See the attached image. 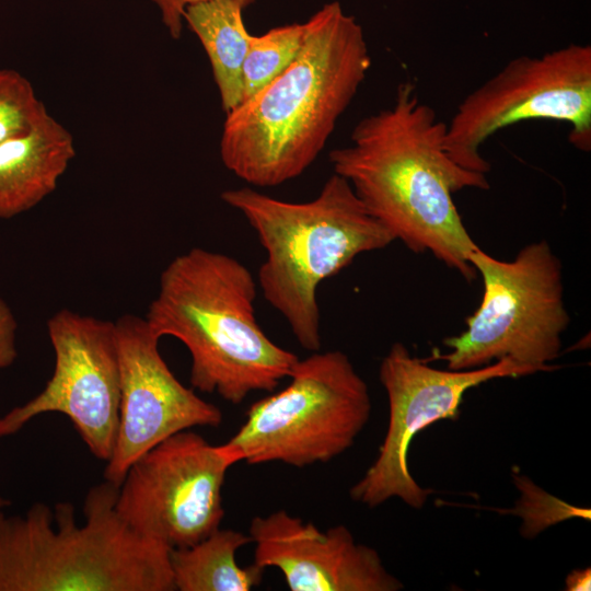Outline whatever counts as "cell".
I'll return each instance as SVG.
<instances>
[{"instance_id": "1", "label": "cell", "mask_w": 591, "mask_h": 591, "mask_svg": "<svg viewBox=\"0 0 591 591\" xmlns=\"http://www.w3.org/2000/svg\"><path fill=\"white\" fill-rule=\"evenodd\" d=\"M447 125L421 102L413 82L398 84L391 106L362 118L350 143L333 150L334 173L352 187L367 210L414 253H431L471 281L477 247L453 193L486 190V175L454 164L444 150Z\"/></svg>"}, {"instance_id": "2", "label": "cell", "mask_w": 591, "mask_h": 591, "mask_svg": "<svg viewBox=\"0 0 591 591\" xmlns=\"http://www.w3.org/2000/svg\"><path fill=\"white\" fill-rule=\"evenodd\" d=\"M296 59L227 113L220 139L223 165L247 184L280 185L317 158L371 67L361 25L339 2L304 22Z\"/></svg>"}, {"instance_id": "3", "label": "cell", "mask_w": 591, "mask_h": 591, "mask_svg": "<svg viewBox=\"0 0 591 591\" xmlns=\"http://www.w3.org/2000/svg\"><path fill=\"white\" fill-rule=\"evenodd\" d=\"M257 282L237 259L193 247L162 270L146 321L187 348L193 389L231 404L273 392L299 357L275 344L255 316Z\"/></svg>"}, {"instance_id": "4", "label": "cell", "mask_w": 591, "mask_h": 591, "mask_svg": "<svg viewBox=\"0 0 591 591\" xmlns=\"http://www.w3.org/2000/svg\"><path fill=\"white\" fill-rule=\"evenodd\" d=\"M118 486L105 480L74 507L34 503L23 515L0 510V591H173L170 548L117 512Z\"/></svg>"}, {"instance_id": "5", "label": "cell", "mask_w": 591, "mask_h": 591, "mask_svg": "<svg viewBox=\"0 0 591 591\" xmlns=\"http://www.w3.org/2000/svg\"><path fill=\"white\" fill-rule=\"evenodd\" d=\"M221 199L245 217L266 252L257 273L265 300L304 349L320 350V283L358 255L386 247L393 235L335 173L310 201H285L252 187L223 190Z\"/></svg>"}, {"instance_id": "6", "label": "cell", "mask_w": 591, "mask_h": 591, "mask_svg": "<svg viewBox=\"0 0 591 591\" xmlns=\"http://www.w3.org/2000/svg\"><path fill=\"white\" fill-rule=\"evenodd\" d=\"M470 263L483 280L478 308L466 318V329L444 338L442 360L450 370H470L511 359L541 371H552L561 350L570 316L564 300L560 259L541 240L525 245L512 260H501L478 246Z\"/></svg>"}, {"instance_id": "7", "label": "cell", "mask_w": 591, "mask_h": 591, "mask_svg": "<svg viewBox=\"0 0 591 591\" xmlns=\"http://www.w3.org/2000/svg\"><path fill=\"white\" fill-rule=\"evenodd\" d=\"M281 391L252 404L224 444L236 464L326 463L349 449L371 414L369 387L340 350L298 359Z\"/></svg>"}, {"instance_id": "8", "label": "cell", "mask_w": 591, "mask_h": 591, "mask_svg": "<svg viewBox=\"0 0 591 591\" xmlns=\"http://www.w3.org/2000/svg\"><path fill=\"white\" fill-rule=\"evenodd\" d=\"M569 125L568 139L591 150V46L569 44L540 56H519L467 94L447 125L444 150L457 166L486 175L482 146L526 120Z\"/></svg>"}, {"instance_id": "9", "label": "cell", "mask_w": 591, "mask_h": 591, "mask_svg": "<svg viewBox=\"0 0 591 591\" xmlns=\"http://www.w3.org/2000/svg\"><path fill=\"white\" fill-rule=\"evenodd\" d=\"M236 464L227 445L179 431L137 461L118 485L116 509L138 533L170 549L192 546L219 529L222 487Z\"/></svg>"}, {"instance_id": "10", "label": "cell", "mask_w": 591, "mask_h": 591, "mask_svg": "<svg viewBox=\"0 0 591 591\" xmlns=\"http://www.w3.org/2000/svg\"><path fill=\"white\" fill-rule=\"evenodd\" d=\"M536 372L540 370L508 358L470 370L436 369L426 359L412 356L402 343H394L379 370L389 399L387 431L378 457L350 488L351 499L374 508L395 497L421 509L430 491L415 480L408 468L414 437L441 419L455 420L470 389L494 379Z\"/></svg>"}, {"instance_id": "11", "label": "cell", "mask_w": 591, "mask_h": 591, "mask_svg": "<svg viewBox=\"0 0 591 591\" xmlns=\"http://www.w3.org/2000/svg\"><path fill=\"white\" fill-rule=\"evenodd\" d=\"M54 372L32 399L0 417V438L36 416L68 417L89 451L105 462L112 455L119 413L120 367L115 322L69 309L47 320Z\"/></svg>"}, {"instance_id": "12", "label": "cell", "mask_w": 591, "mask_h": 591, "mask_svg": "<svg viewBox=\"0 0 591 591\" xmlns=\"http://www.w3.org/2000/svg\"><path fill=\"white\" fill-rule=\"evenodd\" d=\"M120 367L116 439L104 478L119 485L131 464L183 430L218 427L222 413L183 385L160 354L144 317L124 314L115 321Z\"/></svg>"}, {"instance_id": "13", "label": "cell", "mask_w": 591, "mask_h": 591, "mask_svg": "<svg viewBox=\"0 0 591 591\" xmlns=\"http://www.w3.org/2000/svg\"><path fill=\"white\" fill-rule=\"evenodd\" d=\"M254 563L279 569L291 591H397L403 583L379 553L357 543L343 524L318 530L278 510L251 521Z\"/></svg>"}, {"instance_id": "14", "label": "cell", "mask_w": 591, "mask_h": 591, "mask_svg": "<svg viewBox=\"0 0 591 591\" xmlns=\"http://www.w3.org/2000/svg\"><path fill=\"white\" fill-rule=\"evenodd\" d=\"M76 157L71 132L48 112L0 144V219L31 210L57 187Z\"/></svg>"}, {"instance_id": "15", "label": "cell", "mask_w": 591, "mask_h": 591, "mask_svg": "<svg viewBox=\"0 0 591 591\" xmlns=\"http://www.w3.org/2000/svg\"><path fill=\"white\" fill-rule=\"evenodd\" d=\"M239 0H210L185 9L184 22L200 40L227 113L243 101V62L252 34Z\"/></svg>"}, {"instance_id": "16", "label": "cell", "mask_w": 591, "mask_h": 591, "mask_svg": "<svg viewBox=\"0 0 591 591\" xmlns=\"http://www.w3.org/2000/svg\"><path fill=\"white\" fill-rule=\"evenodd\" d=\"M251 536L233 530H216L200 542L170 551L175 590L248 591L260 584L265 568L253 564L241 567L236 552L251 543Z\"/></svg>"}, {"instance_id": "17", "label": "cell", "mask_w": 591, "mask_h": 591, "mask_svg": "<svg viewBox=\"0 0 591 591\" xmlns=\"http://www.w3.org/2000/svg\"><path fill=\"white\" fill-rule=\"evenodd\" d=\"M304 32V23H292L251 36L242 70L243 101L289 67L301 50Z\"/></svg>"}, {"instance_id": "18", "label": "cell", "mask_w": 591, "mask_h": 591, "mask_svg": "<svg viewBox=\"0 0 591 591\" xmlns=\"http://www.w3.org/2000/svg\"><path fill=\"white\" fill-rule=\"evenodd\" d=\"M46 113L27 78L0 69V144L26 134Z\"/></svg>"}, {"instance_id": "19", "label": "cell", "mask_w": 591, "mask_h": 591, "mask_svg": "<svg viewBox=\"0 0 591 591\" xmlns=\"http://www.w3.org/2000/svg\"><path fill=\"white\" fill-rule=\"evenodd\" d=\"M514 483L521 490V498L513 512L522 518V534L526 537L535 536L546 528L570 518H591L590 509L568 505L525 476L514 475Z\"/></svg>"}, {"instance_id": "20", "label": "cell", "mask_w": 591, "mask_h": 591, "mask_svg": "<svg viewBox=\"0 0 591 591\" xmlns=\"http://www.w3.org/2000/svg\"><path fill=\"white\" fill-rule=\"evenodd\" d=\"M18 321L9 304L0 298V370L11 367L18 358Z\"/></svg>"}, {"instance_id": "21", "label": "cell", "mask_w": 591, "mask_h": 591, "mask_svg": "<svg viewBox=\"0 0 591 591\" xmlns=\"http://www.w3.org/2000/svg\"><path fill=\"white\" fill-rule=\"evenodd\" d=\"M161 13L162 23L172 38L178 39L182 35L185 9L198 2L210 0H152ZM244 8L255 0H239Z\"/></svg>"}, {"instance_id": "22", "label": "cell", "mask_w": 591, "mask_h": 591, "mask_svg": "<svg viewBox=\"0 0 591 591\" xmlns=\"http://www.w3.org/2000/svg\"><path fill=\"white\" fill-rule=\"evenodd\" d=\"M591 589V569H573L565 580L567 591H589Z\"/></svg>"}, {"instance_id": "23", "label": "cell", "mask_w": 591, "mask_h": 591, "mask_svg": "<svg viewBox=\"0 0 591 591\" xmlns=\"http://www.w3.org/2000/svg\"><path fill=\"white\" fill-rule=\"evenodd\" d=\"M9 505H10L9 499L0 496V510H3Z\"/></svg>"}]
</instances>
